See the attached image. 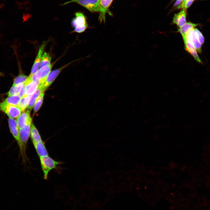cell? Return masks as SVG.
<instances>
[{
  "instance_id": "cell-1",
  "label": "cell",
  "mask_w": 210,
  "mask_h": 210,
  "mask_svg": "<svg viewBox=\"0 0 210 210\" xmlns=\"http://www.w3.org/2000/svg\"><path fill=\"white\" fill-rule=\"evenodd\" d=\"M10 131L17 142L19 146L21 155L24 162L26 158V152L24 150L20 135L19 128L17 121L13 118H9L8 120Z\"/></svg>"
},
{
  "instance_id": "cell-12",
  "label": "cell",
  "mask_w": 210,
  "mask_h": 210,
  "mask_svg": "<svg viewBox=\"0 0 210 210\" xmlns=\"http://www.w3.org/2000/svg\"><path fill=\"white\" fill-rule=\"evenodd\" d=\"M186 10H183L177 14H175L173 18V22L179 27L186 23Z\"/></svg>"
},
{
  "instance_id": "cell-4",
  "label": "cell",
  "mask_w": 210,
  "mask_h": 210,
  "mask_svg": "<svg viewBox=\"0 0 210 210\" xmlns=\"http://www.w3.org/2000/svg\"><path fill=\"white\" fill-rule=\"evenodd\" d=\"M0 110L12 118H17L22 112L18 106L8 104L4 101L0 103Z\"/></svg>"
},
{
  "instance_id": "cell-19",
  "label": "cell",
  "mask_w": 210,
  "mask_h": 210,
  "mask_svg": "<svg viewBox=\"0 0 210 210\" xmlns=\"http://www.w3.org/2000/svg\"><path fill=\"white\" fill-rule=\"evenodd\" d=\"M24 86V83L13 85L7 93L8 96L18 95Z\"/></svg>"
},
{
  "instance_id": "cell-14",
  "label": "cell",
  "mask_w": 210,
  "mask_h": 210,
  "mask_svg": "<svg viewBox=\"0 0 210 210\" xmlns=\"http://www.w3.org/2000/svg\"><path fill=\"white\" fill-rule=\"evenodd\" d=\"M32 143L39 157L49 155L44 141Z\"/></svg>"
},
{
  "instance_id": "cell-3",
  "label": "cell",
  "mask_w": 210,
  "mask_h": 210,
  "mask_svg": "<svg viewBox=\"0 0 210 210\" xmlns=\"http://www.w3.org/2000/svg\"><path fill=\"white\" fill-rule=\"evenodd\" d=\"M72 2L76 3L92 12H101L99 0H70L62 4L64 6Z\"/></svg>"
},
{
  "instance_id": "cell-23",
  "label": "cell",
  "mask_w": 210,
  "mask_h": 210,
  "mask_svg": "<svg viewBox=\"0 0 210 210\" xmlns=\"http://www.w3.org/2000/svg\"><path fill=\"white\" fill-rule=\"evenodd\" d=\"M28 76L20 73L14 79L13 85H16L20 83H24L27 81Z\"/></svg>"
},
{
  "instance_id": "cell-8",
  "label": "cell",
  "mask_w": 210,
  "mask_h": 210,
  "mask_svg": "<svg viewBox=\"0 0 210 210\" xmlns=\"http://www.w3.org/2000/svg\"><path fill=\"white\" fill-rule=\"evenodd\" d=\"M46 90L42 85L38 86L36 90L30 96L28 106L29 110L33 108L38 98Z\"/></svg>"
},
{
  "instance_id": "cell-18",
  "label": "cell",
  "mask_w": 210,
  "mask_h": 210,
  "mask_svg": "<svg viewBox=\"0 0 210 210\" xmlns=\"http://www.w3.org/2000/svg\"><path fill=\"white\" fill-rule=\"evenodd\" d=\"M30 135L32 142L43 141L38 130L33 123L31 124Z\"/></svg>"
},
{
  "instance_id": "cell-13",
  "label": "cell",
  "mask_w": 210,
  "mask_h": 210,
  "mask_svg": "<svg viewBox=\"0 0 210 210\" xmlns=\"http://www.w3.org/2000/svg\"><path fill=\"white\" fill-rule=\"evenodd\" d=\"M32 118L29 110L23 112L17 118V121L19 129L24 128Z\"/></svg>"
},
{
  "instance_id": "cell-7",
  "label": "cell",
  "mask_w": 210,
  "mask_h": 210,
  "mask_svg": "<svg viewBox=\"0 0 210 210\" xmlns=\"http://www.w3.org/2000/svg\"><path fill=\"white\" fill-rule=\"evenodd\" d=\"M75 17L73 18L71 21L72 27L75 28L76 27H88L86 18L81 12H77L75 13Z\"/></svg>"
},
{
  "instance_id": "cell-27",
  "label": "cell",
  "mask_w": 210,
  "mask_h": 210,
  "mask_svg": "<svg viewBox=\"0 0 210 210\" xmlns=\"http://www.w3.org/2000/svg\"><path fill=\"white\" fill-rule=\"evenodd\" d=\"M18 95L21 98L25 96V93L24 85V86L22 88Z\"/></svg>"
},
{
  "instance_id": "cell-16",
  "label": "cell",
  "mask_w": 210,
  "mask_h": 210,
  "mask_svg": "<svg viewBox=\"0 0 210 210\" xmlns=\"http://www.w3.org/2000/svg\"><path fill=\"white\" fill-rule=\"evenodd\" d=\"M198 25V24L191 22H186L179 28L178 30V32L181 34L183 38H186L187 34Z\"/></svg>"
},
{
  "instance_id": "cell-28",
  "label": "cell",
  "mask_w": 210,
  "mask_h": 210,
  "mask_svg": "<svg viewBox=\"0 0 210 210\" xmlns=\"http://www.w3.org/2000/svg\"><path fill=\"white\" fill-rule=\"evenodd\" d=\"M181 3L182 2L179 1L178 0H176L174 4L173 8L174 9H176Z\"/></svg>"
},
{
  "instance_id": "cell-30",
  "label": "cell",
  "mask_w": 210,
  "mask_h": 210,
  "mask_svg": "<svg viewBox=\"0 0 210 210\" xmlns=\"http://www.w3.org/2000/svg\"><path fill=\"white\" fill-rule=\"evenodd\" d=\"M178 0L182 2L183 1V0Z\"/></svg>"
},
{
  "instance_id": "cell-32",
  "label": "cell",
  "mask_w": 210,
  "mask_h": 210,
  "mask_svg": "<svg viewBox=\"0 0 210 210\" xmlns=\"http://www.w3.org/2000/svg\"><path fill=\"white\" fill-rule=\"evenodd\" d=\"M188 0H183V1H188Z\"/></svg>"
},
{
  "instance_id": "cell-29",
  "label": "cell",
  "mask_w": 210,
  "mask_h": 210,
  "mask_svg": "<svg viewBox=\"0 0 210 210\" xmlns=\"http://www.w3.org/2000/svg\"><path fill=\"white\" fill-rule=\"evenodd\" d=\"M4 76V74L3 73L0 72V76Z\"/></svg>"
},
{
  "instance_id": "cell-31",
  "label": "cell",
  "mask_w": 210,
  "mask_h": 210,
  "mask_svg": "<svg viewBox=\"0 0 210 210\" xmlns=\"http://www.w3.org/2000/svg\"><path fill=\"white\" fill-rule=\"evenodd\" d=\"M175 0H171V3H172Z\"/></svg>"
},
{
  "instance_id": "cell-9",
  "label": "cell",
  "mask_w": 210,
  "mask_h": 210,
  "mask_svg": "<svg viewBox=\"0 0 210 210\" xmlns=\"http://www.w3.org/2000/svg\"><path fill=\"white\" fill-rule=\"evenodd\" d=\"M46 44V43L44 42L40 46L38 54L35 60L30 74L32 75L34 74L38 70L42 55Z\"/></svg>"
},
{
  "instance_id": "cell-20",
  "label": "cell",
  "mask_w": 210,
  "mask_h": 210,
  "mask_svg": "<svg viewBox=\"0 0 210 210\" xmlns=\"http://www.w3.org/2000/svg\"><path fill=\"white\" fill-rule=\"evenodd\" d=\"M20 99L18 95L8 96L4 102L12 105L18 106Z\"/></svg>"
},
{
  "instance_id": "cell-21",
  "label": "cell",
  "mask_w": 210,
  "mask_h": 210,
  "mask_svg": "<svg viewBox=\"0 0 210 210\" xmlns=\"http://www.w3.org/2000/svg\"><path fill=\"white\" fill-rule=\"evenodd\" d=\"M30 96L25 95L20 99L18 106L22 112L28 107Z\"/></svg>"
},
{
  "instance_id": "cell-11",
  "label": "cell",
  "mask_w": 210,
  "mask_h": 210,
  "mask_svg": "<svg viewBox=\"0 0 210 210\" xmlns=\"http://www.w3.org/2000/svg\"><path fill=\"white\" fill-rule=\"evenodd\" d=\"M113 0H99V6L101 12L99 17L100 22L105 21V13L108 12V8Z\"/></svg>"
},
{
  "instance_id": "cell-22",
  "label": "cell",
  "mask_w": 210,
  "mask_h": 210,
  "mask_svg": "<svg viewBox=\"0 0 210 210\" xmlns=\"http://www.w3.org/2000/svg\"><path fill=\"white\" fill-rule=\"evenodd\" d=\"M51 57L49 54L45 52L41 57L40 63V68L49 65L50 64Z\"/></svg>"
},
{
  "instance_id": "cell-10",
  "label": "cell",
  "mask_w": 210,
  "mask_h": 210,
  "mask_svg": "<svg viewBox=\"0 0 210 210\" xmlns=\"http://www.w3.org/2000/svg\"><path fill=\"white\" fill-rule=\"evenodd\" d=\"M183 39L185 49L192 55L196 61L200 63H202L197 54L196 50L192 44L186 38H183Z\"/></svg>"
},
{
  "instance_id": "cell-25",
  "label": "cell",
  "mask_w": 210,
  "mask_h": 210,
  "mask_svg": "<svg viewBox=\"0 0 210 210\" xmlns=\"http://www.w3.org/2000/svg\"><path fill=\"white\" fill-rule=\"evenodd\" d=\"M195 35L201 45L203 44L204 41V37L201 32L197 29L194 28L193 29Z\"/></svg>"
},
{
  "instance_id": "cell-26",
  "label": "cell",
  "mask_w": 210,
  "mask_h": 210,
  "mask_svg": "<svg viewBox=\"0 0 210 210\" xmlns=\"http://www.w3.org/2000/svg\"><path fill=\"white\" fill-rule=\"evenodd\" d=\"M88 27L86 26L81 27H76L72 32H75L78 33H82L84 32Z\"/></svg>"
},
{
  "instance_id": "cell-2",
  "label": "cell",
  "mask_w": 210,
  "mask_h": 210,
  "mask_svg": "<svg viewBox=\"0 0 210 210\" xmlns=\"http://www.w3.org/2000/svg\"><path fill=\"white\" fill-rule=\"evenodd\" d=\"M41 166L43 174V178L47 180L48 174L52 169L61 164V162L53 160L48 156L39 157Z\"/></svg>"
},
{
  "instance_id": "cell-5",
  "label": "cell",
  "mask_w": 210,
  "mask_h": 210,
  "mask_svg": "<svg viewBox=\"0 0 210 210\" xmlns=\"http://www.w3.org/2000/svg\"><path fill=\"white\" fill-rule=\"evenodd\" d=\"M32 121V118H31L24 128L19 129L20 138L25 152L28 141L30 135Z\"/></svg>"
},
{
  "instance_id": "cell-17",
  "label": "cell",
  "mask_w": 210,
  "mask_h": 210,
  "mask_svg": "<svg viewBox=\"0 0 210 210\" xmlns=\"http://www.w3.org/2000/svg\"><path fill=\"white\" fill-rule=\"evenodd\" d=\"M39 85L38 83L33 81L27 84L24 85L25 95L31 96L36 90Z\"/></svg>"
},
{
  "instance_id": "cell-15",
  "label": "cell",
  "mask_w": 210,
  "mask_h": 210,
  "mask_svg": "<svg viewBox=\"0 0 210 210\" xmlns=\"http://www.w3.org/2000/svg\"><path fill=\"white\" fill-rule=\"evenodd\" d=\"M191 31L187 35L186 38L192 44L196 49L199 52L201 51L202 45L196 38L193 31Z\"/></svg>"
},
{
  "instance_id": "cell-6",
  "label": "cell",
  "mask_w": 210,
  "mask_h": 210,
  "mask_svg": "<svg viewBox=\"0 0 210 210\" xmlns=\"http://www.w3.org/2000/svg\"><path fill=\"white\" fill-rule=\"evenodd\" d=\"M70 63L63 66L57 69L52 71L50 72L47 77L45 82L42 85L44 89L46 90L52 82L54 81L61 72Z\"/></svg>"
},
{
  "instance_id": "cell-24",
  "label": "cell",
  "mask_w": 210,
  "mask_h": 210,
  "mask_svg": "<svg viewBox=\"0 0 210 210\" xmlns=\"http://www.w3.org/2000/svg\"><path fill=\"white\" fill-rule=\"evenodd\" d=\"M44 95V93H42L37 99L34 107V113H36L40 108L42 104Z\"/></svg>"
}]
</instances>
